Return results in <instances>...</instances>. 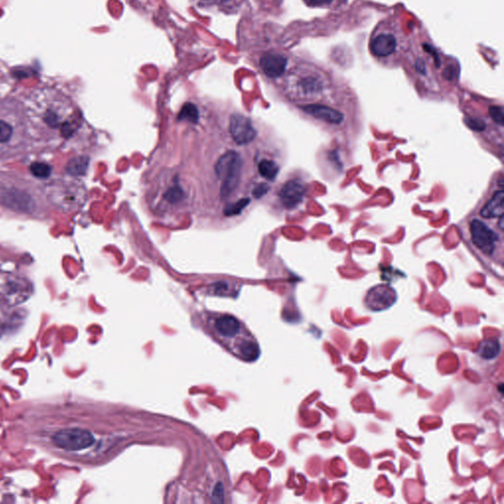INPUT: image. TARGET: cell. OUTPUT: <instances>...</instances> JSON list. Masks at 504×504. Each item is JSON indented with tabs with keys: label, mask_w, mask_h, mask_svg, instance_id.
<instances>
[{
	"label": "cell",
	"mask_w": 504,
	"mask_h": 504,
	"mask_svg": "<svg viewBox=\"0 0 504 504\" xmlns=\"http://www.w3.org/2000/svg\"><path fill=\"white\" fill-rule=\"evenodd\" d=\"M208 326L220 344L239 359L252 362L258 358L260 350L257 341L235 316L212 315L208 319Z\"/></svg>",
	"instance_id": "obj_1"
},
{
	"label": "cell",
	"mask_w": 504,
	"mask_h": 504,
	"mask_svg": "<svg viewBox=\"0 0 504 504\" xmlns=\"http://www.w3.org/2000/svg\"><path fill=\"white\" fill-rule=\"evenodd\" d=\"M332 81L326 71L315 65H305L298 70L290 84V94L294 100L317 104L329 96Z\"/></svg>",
	"instance_id": "obj_2"
},
{
	"label": "cell",
	"mask_w": 504,
	"mask_h": 504,
	"mask_svg": "<svg viewBox=\"0 0 504 504\" xmlns=\"http://www.w3.org/2000/svg\"><path fill=\"white\" fill-rule=\"evenodd\" d=\"M402 47V35L394 25L380 24L369 40V51L379 60H388Z\"/></svg>",
	"instance_id": "obj_3"
},
{
	"label": "cell",
	"mask_w": 504,
	"mask_h": 504,
	"mask_svg": "<svg viewBox=\"0 0 504 504\" xmlns=\"http://www.w3.org/2000/svg\"><path fill=\"white\" fill-rule=\"evenodd\" d=\"M240 169L241 160L236 152L229 151L218 160L215 171L222 181L220 194L223 197H228L236 190L239 182Z\"/></svg>",
	"instance_id": "obj_4"
},
{
	"label": "cell",
	"mask_w": 504,
	"mask_h": 504,
	"mask_svg": "<svg viewBox=\"0 0 504 504\" xmlns=\"http://www.w3.org/2000/svg\"><path fill=\"white\" fill-rule=\"evenodd\" d=\"M53 443L66 451H78L94 444L93 434L82 428H66L57 431L53 437Z\"/></svg>",
	"instance_id": "obj_5"
},
{
	"label": "cell",
	"mask_w": 504,
	"mask_h": 504,
	"mask_svg": "<svg viewBox=\"0 0 504 504\" xmlns=\"http://www.w3.org/2000/svg\"><path fill=\"white\" fill-rule=\"evenodd\" d=\"M31 295V287L22 279L0 275V302L15 305L23 302Z\"/></svg>",
	"instance_id": "obj_6"
},
{
	"label": "cell",
	"mask_w": 504,
	"mask_h": 504,
	"mask_svg": "<svg viewBox=\"0 0 504 504\" xmlns=\"http://www.w3.org/2000/svg\"><path fill=\"white\" fill-rule=\"evenodd\" d=\"M0 201L6 207L25 214H35L38 210L35 197L26 189L13 187L0 190Z\"/></svg>",
	"instance_id": "obj_7"
},
{
	"label": "cell",
	"mask_w": 504,
	"mask_h": 504,
	"mask_svg": "<svg viewBox=\"0 0 504 504\" xmlns=\"http://www.w3.org/2000/svg\"><path fill=\"white\" fill-rule=\"evenodd\" d=\"M472 242L486 254H491L499 240L498 235L482 220H472L470 224Z\"/></svg>",
	"instance_id": "obj_8"
},
{
	"label": "cell",
	"mask_w": 504,
	"mask_h": 504,
	"mask_svg": "<svg viewBox=\"0 0 504 504\" xmlns=\"http://www.w3.org/2000/svg\"><path fill=\"white\" fill-rule=\"evenodd\" d=\"M396 299L397 294L394 289L386 285H378L368 291L365 304L372 311H382L391 307Z\"/></svg>",
	"instance_id": "obj_9"
},
{
	"label": "cell",
	"mask_w": 504,
	"mask_h": 504,
	"mask_svg": "<svg viewBox=\"0 0 504 504\" xmlns=\"http://www.w3.org/2000/svg\"><path fill=\"white\" fill-rule=\"evenodd\" d=\"M230 131L233 139L238 145L248 144L256 136V130L254 129L250 120L242 114L232 115Z\"/></svg>",
	"instance_id": "obj_10"
},
{
	"label": "cell",
	"mask_w": 504,
	"mask_h": 504,
	"mask_svg": "<svg viewBox=\"0 0 504 504\" xmlns=\"http://www.w3.org/2000/svg\"><path fill=\"white\" fill-rule=\"evenodd\" d=\"M20 134L16 124L0 117V156L13 154L16 146H20Z\"/></svg>",
	"instance_id": "obj_11"
},
{
	"label": "cell",
	"mask_w": 504,
	"mask_h": 504,
	"mask_svg": "<svg viewBox=\"0 0 504 504\" xmlns=\"http://www.w3.org/2000/svg\"><path fill=\"white\" fill-rule=\"evenodd\" d=\"M300 109L316 119L330 124H340L344 120V115L341 111L327 106L319 104H307L301 106Z\"/></svg>",
	"instance_id": "obj_12"
},
{
	"label": "cell",
	"mask_w": 504,
	"mask_h": 504,
	"mask_svg": "<svg viewBox=\"0 0 504 504\" xmlns=\"http://www.w3.org/2000/svg\"><path fill=\"white\" fill-rule=\"evenodd\" d=\"M305 194V186L299 180H290L285 183L280 193V199L286 208H295L302 201Z\"/></svg>",
	"instance_id": "obj_13"
},
{
	"label": "cell",
	"mask_w": 504,
	"mask_h": 504,
	"mask_svg": "<svg viewBox=\"0 0 504 504\" xmlns=\"http://www.w3.org/2000/svg\"><path fill=\"white\" fill-rule=\"evenodd\" d=\"M288 64V59L282 54L266 53L260 58V67L269 78H278L282 76Z\"/></svg>",
	"instance_id": "obj_14"
},
{
	"label": "cell",
	"mask_w": 504,
	"mask_h": 504,
	"mask_svg": "<svg viewBox=\"0 0 504 504\" xmlns=\"http://www.w3.org/2000/svg\"><path fill=\"white\" fill-rule=\"evenodd\" d=\"M503 210L504 192L502 190H499L495 192L488 203L483 207L481 215L486 219L499 218L503 216Z\"/></svg>",
	"instance_id": "obj_15"
},
{
	"label": "cell",
	"mask_w": 504,
	"mask_h": 504,
	"mask_svg": "<svg viewBox=\"0 0 504 504\" xmlns=\"http://www.w3.org/2000/svg\"><path fill=\"white\" fill-rule=\"evenodd\" d=\"M501 351V345L498 339H487L484 340L477 351L478 355L484 360H493L495 359Z\"/></svg>",
	"instance_id": "obj_16"
},
{
	"label": "cell",
	"mask_w": 504,
	"mask_h": 504,
	"mask_svg": "<svg viewBox=\"0 0 504 504\" xmlns=\"http://www.w3.org/2000/svg\"><path fill=\"white\" fill-rule=\"evenodd\" d=\"M89 167V158L77 156L72 158L66 165V173L71 176H81L85 174Z\"/></svg>",
	"instance_id": "obj_17"
},
{
	"label": "cell",
	"mask_w": 504,
	"mask_h": 504,
	"mask_svg": "<svg viewBox=\"0 0 504 504\" xmlns=\"http://www.w3.org/2000/svg\"><path fill=\"white\" fill-rule=\"evenodd\" d=\"M258 171H259V173L263 177H265L266 179L273 180V179H275V177L277 176V174L279 173V167L273 161L263 160L258 165Z\"/></svg>",
	"instance_id": "obj_18"
},
{
	"label": "cell",
	"mask_w": 504,
	"mask_h": 504,
	"mask_svg": "<svg viewBox=\"0 0 504 504\" xmlns=\"http://www.w3.org/2000/svg\"><path fill=\"white\" fill-rule=\"evenodd\" d=\"M199 119V111L195 105L186 103L179 111L178 120H185L192 123H196Z\"/></svg>",
	"instance_id": "obj_19"
},
{
	"label": "cell",
	"mask_w": 504,
	"mask_h": 504,
	"mask_svg": "<svg viewBox=\"0 0 504 504\" xmlns=\"http://www.w3.org/2000/svg\"><path fill=\"white\" fill-rule=\"evenodd\" d=\"M30 172L32 175L37 178L46 179L50 176L52 168L50 167V165L45 162H34L30 166Z\"/></svg>",
	"instance_id": "obj_20"
},
{
	"label": "cell",
	"mask_w": 504,
	"mask_h": 504,
	"mask_svg": "<svg viewBox=\"0 0 504 504\" xmlns=\"http://www.w3.org/2000/svg\"><path fill=\"white\" fill-rule=\"evenodd\" d=\"M345 1L346 0H305L308 6L316 8H336Z\"/></svg>",
	"instance_id": "obj_21"
},
{
	"label": "cell",
	"mask_w": 504,
	"mask_h": 504,
	"mask_svg": "<svg viewBox=\"0 0 504 504\" xmlns=\"http://www.w3.org/2000/svg\"><path fill=\"white\" fill-rule=\"evenodd\" d=\"M184 198V192L178 185L173 186L165 193V199L172 204H176Z\"/></svg>",
	"instance_id": "obj_22"
},
{
	"label": "cell",
	"mask_w": 504,
	"mask_h": 504,
	"mask_svg": "<svg viewBox=\"0 0 504 504\" xmlns=\"http://www.w3.org/2000/svg\"><path fill=\"white\" fill-rule=\"evenodd\" d=\"M249 204V199L247 198H244V199H241L239 201H237L235 204L229 205L226 210H225V214L227 216H236V215H238L241 213V211Z\"/></svg>",
	"instance_id": "obj_23"
},
{
	"label": "cell",
	"mask_w": 504,
	"mask_h": 504,
	"mask_svg": "<svg viewBox=\"0 0 504 504\" xmlns=\"http://www.w3.org/2000/svg\"><path fill=\"white\" fill-rule=\"evenodd\" d=\"M488 112H489V116L492 118L493 121H495L499 125H503L504 112L502 107L492 106L488 109Z\"/></svg>",
	"instance_id": "obj_24"
},
{
	"label": "cell",
	"mask_w": 504,
	"mask_h": 504,
	"mask_svg": "<svg viewBox=\"0 0 504 504\" xmlns=\"http://www.w3.org/2000/svg\"><path fill=\"white\" fill-rule=\"evenodd\" d=\"M466 124L469 126L472 130H475V131H483L486 128V124L484 123L483 120L478 119V118H475V117L467 118L466 119Z\"/></svg>",
	"instance_id": "obj_25"
},
{
	"label": "cell",
	"mask_w": 504,
	"mask_h": 504,
	"mask_svg": "<svg viewBox=\"0 0 504 504\" xmlns=\"http://www.w3.org/2000/svg\"><path fill=\"white\" fill-rule=\"evenodd\" d=\"M268 190H269V187H268L267 185L261 183V184L257 185L254 188V190H253V195L255 197H257V198H260V197H262L263 195H265L267 193Z\"/></svg>",
	"instance_id": "obj_26"
},
{
	"label": "cell",
	"mask_w": 504,
	"mask_h": 504,
	"mask_svg": "<svg viewBox=\"0 0 504 504\" xmlns=\"http://www.w3.org/2000/svg\"><path fill=\"white\" fill-rule=\"evenodd\" d=\"M204 1L208 2V3H216L217 2V0H204Z\"/></svg>",
	"instance_id": "obj_27"
}]
</instances>
